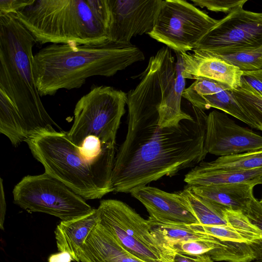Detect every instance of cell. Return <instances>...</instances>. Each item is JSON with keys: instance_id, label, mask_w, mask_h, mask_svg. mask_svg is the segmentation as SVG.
I'll use <instances>...</instances> for the list:
<instances>
[{"instance_id": "obj_28", "label": "cell", "mask_w": 262, "mask_h": 262, "mask_svg": "<svg viewBox=\"0 0 262 262\" xmlns=\"http://www.w3.org/2000/svg\"><path fill=\"white\" fill-rule=\"evenodd\" d=\"M193 5L215 11L228 14L243 8L247 0H191Z\"/></svg>"}, {"instance_id": "obj_7", "label": "cell", "mask_w": 262, "mask_h": 262, "mask_svg": "<svg viewBox=\"0 0 262 262\" xmlns=\"http://www.w3.org/2000/svg\"><path fill=\"white\" fill-rule=\"evenodd\" d=\"M99 224L127 252L145 262H173L176 251L153 235L147 220L125 203L104 200L97 208Z\"/></svg>"}, {"instance_id": "obj_13", "label": "cell", "mask_w": 262, "mask_h": 262, "mask_svg": "<svg viewBox=\"0 0 262 262\" xmlns=\"http://www.w3.org/2000/svg\"><path fill=\"white\" fill-rule=\"evenodd\" d=\"M130 193L146 208L149 220L170 224H199L178 192L169 193L146 185L134 188Z\"/></svg>"}, {"instance_id": "obj_5", "label": "cell", "mask_w": 262, "mask_h": 262, "mask_svg": "<svg viewBox=\"0 0 262 262\" xmlns=\"http://www.w3.org/2000/svg\"><path fill=\"white\" fill-rule=\"evenodd\" d=\"M25 142L46 173L82 198L100 199L113 191L111 178L116 151L89 158L72 143L67 133L55 129L39 132Z\"/></svg>"}, {"instance_id": "obj_32", "label": "cell", "mask_w": 262, "mask_h": 262, "mask_svg": "<svg viewBox=\"0 0 262 262\" xmlns=\"http://www.w3.org/2000/svg\"><path fill=\"white\" fill-rule=\"evenodd\" d=\"M72 260L71 255L66 251L53 254L48 258V262H71Z\"/></svg>"}, {"instance_id": "obj_12", "label": "cell", "mask_w": 262, "mask_h": 262, "mask_svg": "<svg viewBox=\"0 0 262 262\" xmlns=\"http://www.w3.org/2000/svg\"><path fill=\"white\" fill-rule=\"evenodd\" d=\"M204 147L206 152L220 157L262 149V136L242 127L223 113L208 115Z\"/></svg>"}, {"instance_id": "obj_21", "label": "cell", "mask_w": 262, "mask_h": 262, "mask_svg": "<svg viewBox=\"0 0 262 262\" xmlns=\"http://www.w3.org/2000/svg\"><path fill=\"white\" fill-rule=\"evenodd\" d=\"M182 97L201 110L204 111L211 107L220 110L255 128L253 122L237 102L231 90L205 95H182Z\"/></svg>"}, {"instance_id": "obj_30", "label": "cell", "mask_w": 262, "mask_h": 262, "mask_svg": "<svg viewBox=\"0 0 262 262\" xmlns=\"http://www.w3.org/2000/svg\"><path fill=\"white\" fill-rule=\"evenodd\" d=\"M34 0H0V14H15Z\"/></svg>"}, {"instance_id": "obj_2", "label": "cell", "mask_w": 262, "mask_h": 262, "mask_svg": "<svg viewBox=\"0 0 262 262\" xmlns=\"http://www.w3.org/2000/svg\"><path fill=\"white\" fill-rule=\"evenodd\" d=\"M144 59L142 51L131 43H52L34 55V79L40 97L53 96L61 89L79 88L92 76H114Z\"/></svg>"}, {"instance_id": "obj_29", "label": "cell", "mask_w": 262, "mask_h": 262, "mask_svg": "<svg viewBox=\"0 0 262 262\" xmlns=\"http://www.w3.org/2000/svg\"><path fill=\"white\" fill-rule=\"evenodd\" d=\"M239 89L262 98V70L243 72Z\"/></svg>"}, {"instance_id": "obj_23", "label": "cell", "mask_w": 262, "mask_h": 262, "mask_svg": "<svg viewBox=\"0 0 262 262\" xmlns=\"http://www.w3.org/2000/svg\"><path fill=\"white\" fill-rule=\"evenodd\" d=\"M0 132L16 147L27 139L25 125L18 110L7 96L0 90Z\"/></svg>"}, {"instance_id": "obj_8", "label": "cell", "mask_w": 262, "mask_h": 262, "mask_svg": "<svg viewBox=\"0 0 262 262\" xmlns=\"http://www.w3.org/2000/svg\"><path fill=\"white\" fill-rule=\"evenodd\" d=\"M14 202L30 212L49 214L67 221L91 213L83 198L63 183L45 172L27 176L14 187Z\"/></svg>"}, {"instance_id": "obj_17", "label": "cell", "mask_w": 262, "mask_h": 262, "mask_svg": "<svg viewBox=\"0 0 262 262\" xmlns=\"http://www.w3.org/2000/svg\"><path fill=\"white\" fill-rule=\"evenodd\" d=\"M97 209L83 216L67 221H61L55 230L57 247L59 252L66 251L73 260L80 262L78 255L88 235L98 224Z\"/></svg>"}, {"instance_id": "obj_10", "label": "cell", "mask_w": 262, "mask_h": 262, "mask_svg": "<svg viewBox=\"0 0 262 262\" xmlns=\"http://www.w3.org/2000/svg\"><path fill=\"white\" fill-rule=\"evenodd\" d=\"M261 46L262 12L241 8L219 20L194 49L222 55Z\"/></svg>"}, {"instance_id": "obj_35", "label": "cell", "mask_w": 262, "mask_h": 262, "mask_svg": "<svg viewBox=\"0 0 262 262\" xmlns=\"http://www.w3.org/2000/svg\"><path fill=\"white\" fill-rule=\"evenodd\" d=\"M260 203L262 204V195H261V200H260Z\"/></svg>"}, {"instance_id": "obj_1", "label": "cell", "mask_w": 262, "mask_h": 262, "mask_svg": "<svg viewBox=\"0 0 262 262\" xmlns=\"http://www.w3.org/2000/svg\"><path fill=\"white\" fill-rule=\"evenodd\" d=\"M192 118L170 127L158 126L119 169L112 171L113 192L130 193L164 176H172L205 159L208 115L191 105Z\"/></svg>"}, {"instance_id": "obj_26", "label": "cell", "mask_w": 262, "mask_h": 262, "mask_svg": "<svg viewBox=\"0 0 262 262\" xmlns=\"http://www.w3.org/2000/svg\"><path fill=\"white\" fill-rule=\"evenodd\" d=\"M231 91L255 128L262 131V98L239 88Z\"/></svg>"}, {"instance_id": "obj_24", "label": "cell", "mask_w": 262, "mask_h": 262, "mask_svg": "<svg viewBox=\"0 0 262 262\" xmlns=\"http://www.w3.org/2000/svg\"><path fill=\"white\" fill-rule=\"evenodd\" d=\"M198 165L208 169L247 170L262 168V149L222 156L212 161H202Z\"/></svg>"}, {"instance_id": "obj_18", "label": "cell", "mask_w": 262, "mask_h": 262, "mask_svg": "<svg viewBox=\"0 0 262 262\" xmlns=\"http://www.w3.org/2000/svg\"><path fill=\"white\" fill-rule=\"evenodd\" d=\"M188 185L248 184L255 186L262 184V168L253 169H208L198 165L185 176Z\"/></svg>"}, {"instance_id": "obj_31", "label": "cell", "mask_w": 262, "mask_h": 262, "mask_svg": "<svg viewBox=\"0 0 262 262\" xmlns=\"http://www.w3.org/2000/svg\"><path fill=\"white\" fill-rule=\"evenodd\" d=\"M173 262H213L207 255L194 256L176 252Z\"/></svg>"}, {"instance_id": "obj_27", "label": "cell", "mask_w": 262, "mask_h": 262, "mask_svg": "<svg viewBox=\"0 0 262 262\" xmlns=\"http://www.w3.org/2000/svg\"><path fill=\"white\" fill-rule=\"evenodd\" d=\"M249 221L262 232V204L253 195L243 212ZM255 257V260H262V241L251 244Z\"/></svg>"}, {"instance_id": "obj_20", "label": "cell", "mask_w": 262, "mask_h": 262, "mask_svg": "<svg viewBox=\"0 0 262 262\" xmlns=\"http://www.w3.org/2000/svg\"><path fill=\"white\" fill-rule=\"evenodd\" d=\"M175 53L177 58L176 76L159 108V126L161 128L177 126L182 120L192 118L191 111L190 114H188L181 108V99L185 89L186 79L183 75L184 66L182 54Z\"/></svg>"}, {"instance_id": "obj_14", "label": "cell", "mask_w": 262, "mask_h": 262, "mask_svg": "<svg viewBox=\"0 0 262 262\" xmlns=\"http://www.w3.org/2000/svg\"><path fill=\"white\" fill-rule=\"evenodd\" d=\"M192 51L181 53L185 79L208 78L227 84L232 90L239 88L243 72L239 68L205 52Z\"/></svg>"}, {"instance_id": "obj_34", "label": "cell", "mask_w": 262, "mask_h": 262, "mask_svg": "<svg viewBox=\"0 0 262 262\" xmlns=\"http://www.w3.org/2000/svg\"><path fill=\"white\" fill-rule=\"evenodd\" d=\"M253 262H262V260H254Z\"/></svg>"}, {"instance_id": "obj_19", "label": "cell", "mask_w": 262, "mask_h": 262, "mask_svg": "<svg viewBox=\"0 0 262 262\" xmlns=\"http://www.w3.org/2000/svg\"><path fill=\"white\" fill-rule=\"evenodd\" d=\"M188 186L196 194L228 209L243 213L254 195V186L248 184Z\"/></svg>"}, {"instance_id": "obj_15", "label": "cell", "mask_w": 262, "mask_h": 262, "mask_svg": "<svg viewBox=\"0 0 262 262\" xmlns=\"http://www.w3.org/2000/svg\"><path fill=\"white\" fill-rule=\"evenodd\" d=\"M78 258L81 262H145L123 248L98 223L82 245Z\"/></svg>"}, {"instance_id": "obj_25", "label": "cell", "mask_w": 262, "mask_h": 262, "mask_svg": "<svg viewBox=\"0 0 262 262\" xmlns=\"http://www.w3.org/2000/svg\"><path fill=\"white\" fill-rule=\"evenodd\" d=\"M208 54L224 60L243 72L262 70V46L257 48L243 50L226 55Z\"/></svg>"}, {"instance_id": "obj_9", "label": "cell", "mask_w": 262, "mask_h": 262, "mask_svg": "<svg viewBox=\"0 0 262 262\" xmlns=\"http://www.w3.org/2000/svg\"><path fill=\"white\" fill-rule=\"evenodd\" d=\"M184 0L164 1L148 35L175 52L193 50L217 22Z\"/></svg>"}, {"instance_id": "obj_11", "label": "cell", "mask_w": 262, "mask_h": 262, "mask_svg": "<svg viewBox=\"0 0 262 262\" xmlns=\"http://www.w3.org/2000/svg\"><path fill=\"white\" fill-rule=\"evenodd\" d=\"M108 40L127 44L133 37L153 29L163 0H107Z\"/></svg>"}, {"instance_id": "obj_4", "label": "cell", "mask_w": 262, "mask_h": 262, "mask_svg": "<svg viewBox=\"0 0 262 262\" xmlns=\"http://www.w3.org/2000/svg\"><path fill=\"white\" fill-rule=\"evenodd\" d=\"M36 42L14 14H0V90L23 119L27 139L58 126L46 111L34 79L32 49Z\"/></svg>"}, {"instance_id": "obj_33", "label": "cell", "mask_w": 262, "mask_h": 262, "mask_svg": "<svg viewBox=\"0 0 262 262\" xmlns=\"http://www.w3.org/2000/svg\"><path fill=\"white\" fill-rule=\"evenodd\" d=\"M0 206V228L2 230H3V224L5 220L6 205L2 179H1Z\"/></svg>"}, {"instance_id": "obj_6", "label": "cell", "mask_w": 262, "mask_h": 262, "mask_svg": "<svg viewBox=\"0 0 262 262\" xmlns=\"http://www.w3.org/2000/svg\"><path fill=\"white\" fill-rule=\"evenodd\" d=\"M127 100V94L121 90L110 86H93L76 104L74 122L67 132L72 143L80 146L86 138L93 136L104 144L116 146Z\"/></svg>"}, {"instance_id": "obj_22", "label": "cell", "mask_w": 262, "mask_h": 262, "mask_svg": "<svg viewBox=\"0 0 262 262\" xmlns=\"http://www.w3.org/2000/svg\"><path fill=\"white\" fill-rule=\"evenodd\" d=\"M154 237L164 246L171 248L176 244L188 241H209L222 243L216 238L191 228L189 225L157 222L147 219Z\"/></svg>"}, {"instance_id": "obj_3", "label": "cell", "mask_w": 262, "mask_h": 262, "mask_svg": "<svg viewBox=\"0 0 262 262\" xmlns=\"http://www.w3.org/2000/svg\"><path fill=\"white\" fill-rule=\"evenodd\" d=\"M14 14L40 45H99L108 40L107 0H34Z\"/></svg>"}, {"instance_id": "obj_16", "label": "cell", "mask_w": 262, "mask_h": 262, "mask_svg": "<svg viewBox=\"0 0 262 262\" xmlns=\"http://www.w3.org/2000/svg\"><path fill=\"white\" fill-rule=\"evenodd\" d=\"M178 193L182 201L196 218L199 224L209 226L235 225L246 218L242 212L228 209L196 194L188 185Z\"/></svg>"}]
</instances>
